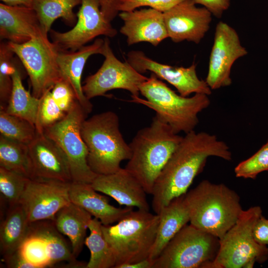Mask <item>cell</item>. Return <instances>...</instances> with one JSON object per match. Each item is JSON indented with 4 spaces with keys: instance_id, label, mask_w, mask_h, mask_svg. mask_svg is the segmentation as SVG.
<instances>
[{
    "instance_id": "obj_3",
    "label": "cell",
    "mask_w": 268,
    "mask_h": 268,
    "mask_svg": "<svg viewBox=\"0 0 268 268\" xmlns=\"http://www.w3.org/2000/svg\"><path fill=\"white\" fill-rule=\"evenodd\" d=\"M191 225L221 239L243 209L238 194L223 184L200 182L184 195Z\"/></svg>"
},
{
    "instance_id": "obj_21",
    "label": "cell",
    "mask_w": 268,
    "mask_h": 268,
    "mask_svg": "<svg viewBox=\"0 0 268 268\" xmlns=\"http://www.w3.org/2000/svg\"><path fill=\"white\" fill-rule=\"evenodd\" d=\"M42 33L35 10L0 3V38L22 44Z\"/></svg>"
},
{
    "instance_id": "obj_22",
    "label": "cell",
    "mask_w": 268,
    "mask_h": 268,
    "mask_svg": "<svg viewBox=\"0 0 268 268\" xmlns=\"http://www.w3.org/2000/svg\"><path fill=\"white\" fill-rule=\"evenodd\" d=\"M69 197L71 202L83 208L102 225L117 222L133 207H117L111 205L107 199L97 193L91 184L71 182Z\"/></svg>"
},
{
    "instance_id": "obj_35",
    "label": "cell",
    "mask_w": 268,
    "mask_h": 268,
    "mask_svg": "<svg viewBox=\"0 0 268 268\" xmlns=\"http://www.w3.org/2000/svg\"><path fill=\"white\" fill-rule=\"evenodd\" d=\"M67 114L55 101L51 90L47 91L40 98L35 123L37 133L43 134L46 129L61 120Z\"/></svg>"
},
{
    "instance_id": "obj_16",
    "label": "cell",
    "mask_w": 268,
    "mask_h": 268,
    "mask_svg": "<svg viewBox=\"0 0 268 268\" xmlns=\"http://www.w3.org/2000/svg\"><path fill=\"white\" fill-rule=\"evenodd\" d=\"M193 0H185L163 13L168 37L179 43H199L209 30L212 14Z\"/></svg>"
},
{
    "instance_id": "obj_26",
    "label": "cell",
    "mask_w": 268,
    "mask_h": 268,
    "mask_svg": "<svg viewBox=\"0 0 268 268\" xmlns=\"http://www.w3.org/2000/svg\"><path fill=\"white\" fill-rule=\"evenodd\" d=\"M30 223L21 204L8 208L0 227V247L3 258L18 250L27 234Z\"/></svg>"
},
{
    "instance_id": "obj_19",
    "label": "cell",
    "mask_w": 268,
    "mask_h": 268,
    "mask_svg": "<svg viewBox=\"0 0 268 268\" xmlns=\"http://www.w3.org/2000/svg\"><path fill=\"white\" fill-rule=\"evenodd\" d=\"M91 185L96 191L111 197L121 205L149 210L147 194L125 168L112 174L98 175Z\"/></svg>"
},
{
    "instance_id": "obj_24",
    "label": "cell",
    "mask_w": 268,
    "mask_h": 268,
    "mask_svg": "<svg viewBox=\"0 0 268 268\" xmlns=\"http://www.w3.org/2000/svg\"><path fill=\"white\" fill-rule=\"evenodd\" d=\"M92 218L87 211L70 202L62 208L53 220L57 230L70 240L76 258L85 244L86 231Z\"/></svg>"
},
{
    "instance_id": "obj_15",
    "label": "cell",
    "mask_w": 268,
    "mask_h": 268,
    "mask_svg": "<svg viewBox=\"0 0 268 268\" xmlns=\"http://www.w3.org/2000/svg\"><path fill=\"white\" fill-rule=\"evenodd\" d=\"M127 61L138 72L143 73L151 71L157 77L174 86L179 94L188 97L192 93L209 95L211 89L205 80L200 79L196 72V65L193 63L188 67H173L155 61L140 51H132L127 54Z\"/></svg>"
},
{
    "instance_id": "obj_40",
    "label": "cell",
    "mask_w": 268,
    "mask_h": 268,
    "mask_svg": "<svg viewBox=\"0 0 268 268\" xmlns=\"http://www.w3.org/2000/svg\"><path fill=\"white\" fill-rule=\"evenodd\" d=\"M253 236L260 245H268V219L262 215L258 218L253 229Z\"/></svg>"
},
{
    "instance_id": "obj_12",
    "label": "cell",
    "mask_w": 268,
    "mask_h": 268,
    "mask_svg": "<svg viewBox=\"0 0 268 268\" xmlns=\"http://www.w3.org/2000/svg\"><path fill=\"white\" fill-rule=\"evenodd\" d=\"M73 27L65 32L50 31L52 42L60 51H76L100 35L113 38L117 34L100 9V0H81Z\"/></svg>"
},
{
    "instance_id": "obj_9",
    "label": "cell",
    "mask_w": 268,
    "mask_h": 268,
    "mask_svg": "<svg viewBox=\"0 0 268 268\" xmlns=\"http://www.w3.org/2000/svg\"><path fill=\"white\" fill-rule=\"evenodd\" d=\"M87 115L76 101L64 118L46 129L43 133L66 155L72 182L91 184L98 175L88 165V149L81 134V126Z\"/></svg>"
},
{
    "instance_id": "obj_5",
    "label": "cell",
    "mask_w": 268,
    "mask_h": 268,
    "mask_svg": "<svg viewBox=\"0 0 268 268\" xmlns=\"http://www.w3.org/2000/svg\"><path fill=\"white\" fill-rule=\"evenodd\" d=\"M139 97L131 101L153 110L156 116L167 124L176 133L187 134L199 123L198 114L208 107V95L196 93L192 97L177 94L153 73L139 86Z\"/></svg>"
},
{
    "instance_id": "obj_43",
    "label": "cell",
    "mask_w": 268,
    "mask_h": 268,
    "mask_svg": "<svg viewBox=\"0 0 268 268\" xmlns=\"http://www.w3.org/2000/svg\"><path fill=\"white\" fill-rule=\"evenodd\" d=\"M10 6H24L32 8L34 0H1Z\"/></svg>"
},
{
    "instance_id": "obj_42",
    "label": "cell",
    "mask_w": 268,
    "mask_h": 268,
    "mask_svg": "<svg viewBox=\"0 0 268 268\" xmlns=\"http://www.w3.org/2000/svg\"><path fill=\"white\" fill-rule=\"evenodd\" d=\"M152 265L153 262L146 259L134 263L121 265L117 268H152Z\"/></svg>"
},
{
    "instance_id": "obj_8",
    "label": "cell",
    "mask_w": 268,
    "mask_h": 268,
    "mask_svg": "<svg viewBox=\"0 0 268 268\" xmlns=\"http://www.w3.org/2000/svg\"><path fill=\"white\" fill-rule=\"evenodd\" d=\"M218 247L217 238L187 224L153 261L152 268H206Z\"/></svg>"
},
{
    "instance_id": "obj_25",
    "label": "cell",
    "mask_w": 268,
    "mask_h": 268,
    "mask_svg": "<svg viewBox=\"0 0 268 268\" xmlns=\"http://www.w3.org/2000/svg\"><path fill=\"white\" fill-rule=\"evenodd\" d=\"M29 230L43 240L52 266L59 262H67L69 263V266H80L81 268L84 266L86 268V264L77 263L72 250L69 248L53 220L30 223Z\"/></svg>"
},
{
    "instance_id": "obj_23",
    "label": "cell",
    "mask_w": 268,
    "mask_h": 268,
    "mask_svg": "<svg viewBox=\"0 0 268 268\" xmlns=\"http://www.w3.org/2000/svg\"><path fill=\"white\" fill-rule=\"evenodd\" d=\"M184 195L174 199L158 214L159 222L156 236L149 257L153 262L169 242L190 221Z\"/></svg>"
},
{
    "instance_id": "obj_28",
    "label": "cell",
    "mask_w": 268,
    "mask_h": 268,
    "mask_svg": "<svg viewBox=\"0 0 268 268\" xmlns=\"http://www.w3.org/2000/svg\"><path fill=\"white\" fill-rule=\"evenodd\" d=\"M22 72L20 67L12 74L13 85L5 111L25 119L35 126L40 99L27 90L22 83Z\"/></svg>"
},
{
    "instance_id": "obj_37",
    "label": "cell",
    "mask_w": 268,
    "mask_h": 268,
    "mask_svg": "<svg viewBox=\"0 0 268 268\" xmlns=\"http://www.w3.org/2000/svg\"><path fill=\"white\" fill-rule=\"evenodd\" d=\"M51 91L59 107L66 114L77 101L71 86L63 78L54 85Z\"/></svg>"
},
{
    "instance_id": "obj_32",
    "label": "cell",
    "mask_w": 268,
    "mask_h": 268,
    "mask_svg": "<svg viewBox=\"0 0 268 268\" xmlns=\"http://www.w3.org/2000/svg\"><path fill=\"white\" fill-rule=\"evenodd\" d=\"M14 53L7 42L0 44V109L6 107L12 89V75L19 67L15 63Z\"/></svg>"
},
{
    "instance_id": "obj_1",
    "label": "cell",
    "mask_w": 268,
    "mask_h": 268,
    "mask_svg": "<svg viewBox=\"0 0 268 268\" xmlns=\"http://www.w3.org/2000/svg\"><path fill=\"white\" fill-rule=\"evenodd\" d=\"M209 156L229 161L232 154L226 143L214 135L194 130L183 136L154 183L151 206L156 214L186 193Z\"/></svg>"
},
{
    "instance_id": "obj_2",
    "label": "cell",
    "mask_w": 268,
    "mask_h": 268,
    "mask_svg": "<svg viewBox=\"0 0 268 268\" xmlns=\"http://www.w3.org/2000/svg\"><path fill=\"white\" fill-rule=\"evenodd\" d=\"M183 136L157 116L139 130L129 144L131 157L125 168L151 195L155 180Z\"/></svg>"
},
{
    "instance_id": "obj_31",
    "label": "cell",
    "mask_w": 268,
    "mask_h": 268,
    "mask_svg": "<svg viewBox=\"0 0 268 268\" xmlns=\"http://www.w3.org/2000/svg\"><path fill=\"white\" fill-rule=\"evenodd\" d=\"M0 133L6 138L28 145L35 138L37 131L27 120L0 109Z\"/></svg>"
},
{
    "instance_id": "obj_39",
    "label": "cell",
    "mask_w": 268,
    "mask_h": 268,
    "mask_svg": "<svg viewBox=\"0 0 268 268\" xmlns=\"http://www.w3.org/2000/svg\"><path fill=\"white\" fill-rule=\"evenodd\" d=\"M196 4H200L217 18L222 16L224 12L230 5L231 0H193Z\"/></svg>"
},
{
    "instance_id": "obj_11",
    "label": "cell",
    "mask_w": 268,
    "mask_h": 268,
    "mask_svg": "<svg viewBox=\"0 0 268 268\" xmlns=\"http://www.w3.org/2000/svg\"><path fill=\"white\" fill-rule=\"evenodd\" d=\"M105 60L94 74L88 76L82 90L88 100L116 89L129 91L132 99L139 97V86L148 77L135 70L128 62H122L114 54L108 37L104 39L103 53Z\"/></svg>"
},
{
    "instance_id": "obj_44",
    "label": "cell",
    "mask_w": 268,
    "mask_h": 268,
    "mask_svg": "<svg viewBox=\"0 0 268 268\" xmlns=\"http://www.w3.org/2000/svg\"></svg>"
},
{
    "instance_id": "obj_6",
    "label": "cell",
    "mask_w": 268,
    "mask_h": 268,
    "mask_svg": "<svg viewBox=\"0 0 268 268\" xmlns=\"http://www.w3.org/2000/svg\"><path fill=\"white\" fill-rule=\"evenodd\" d=\"M159 215L133 209L114 225L102 224V231L115 255V268L149 259L154 245Z\"/></svg>"
},
{
    "instance_id": "obj_4",
    "label": "cell",
    "mask_w": 268,
    "mask_h": 268,
    "mask_svg": "<svg viewBox=\"0 0 268 268\" xmlns=\"http://www.w3.org/2000/svg\"><path fill=\"white\" fill-rule=\"evenodd\" d=\"M81 134L88 149V165L98 175L117 172L121 168V163L131 157L130 145L120 132L119 117L113 111L86 119Z\"/></svg>"
},
{
    "instance_id": "obj_34",
    "label": "cell",
    "mask_w": 268,
    "mask_h": 268,
    "mask_svg": "<svg viewBox=\"0 0 268 268\" xmlns=\"http://www.w3.org/2000/svg\"><path fill=\"white\" fill-rule=\"evenodd\" d=\"M18 250L35 268L52 266L43 240L31 232L29 228L27 234Z\"/></svg>"
},
{
    "instance_id": "obj_20",
    "label": "cell",
    "mask_w": 268,
    "mask_h": 268,
    "mask_svg": "<svg viewBox=\"0 0 268 268\" xmlns=\"http://www.w3.org/2000/svg\"><path fill=\"white\" fill-rule=\"evenodd\" d=\"M104 40L96 39L91 45L84 46L72 52H59L58 64L62 77L67 80L71 86L77 101L85 112L89 114L93 105L85 96L81 85L82 71L88 59L94 54H102Z\"/></svg>"
},
{
    "instance_id": "obj_18",
    "label": "cell",
    "mask_w": 268,
    "mask_h": 268,
    "mask_svg": "<svg viewBox=\"0 0 268 268\" xmlns=\"http://www.w3.org/2000/svg\"><path fill=\"white\" fill-rule=\"evenodd\" d=\"M119 16L124 22L120 32L129 46L145 42L157 46L168 37L163 12L149 8L121 11Z\"/></svg>"
},
{
    "instance_id": "obj_10",
    "label": "cell",
    "mask_w": 268,
    "mask_h": 268,
    "mask_svg": "<svg viewBox=\"0 0 268 268\" xmlns=\"http://www.w3.org/2000/svg\"><path fill=\"white\" fill-rule=\"evenodd\" d=\"M7 43L25 68L35 97L40 99L62 78L57 61L60 51L48 35L41 33L22 44Z\"/></svg>"
},
{
    "instance_id": "obj_33",
    "label": "cell",
    "mask_w": 268,
    "mask_h": 268,
    "mask_svg": "<svg viewBox=\"0 0 268 268\" xmlns=\"http://www.w3.org/2000/svg\"><path fill=\"white\" fill-rule=\"evenodd\" d=\"M29 179L22 174L0 167V192L9 207L19 202Z\"/></svg>"
},
{
    "instance_id": "obj_17",
    "label": "cell",
    "mask_w": 268,
    "mask_h": 268,
    "mask_svg": "<svg viewBox=\"0 0 268 268\" xmlns=\"http://www.w3.org/2000/svg\"><path fill=\"white\" fill-rule=\"evenodd\" d=\"M31 167V179L72 182L67 158L61 148L44 133H37L28 145Z\"/></svg>"
},
{
    "instance_id": "obj_7",
    "label": "cell",
    "mask_w": 268,
    "mask_h": 268,
    "mask_svg": "<svg viewBox=\"0 0 268 268\" xmlns=\"http://www.w3.org/2000/svg\"><path fill=\"white\" fill-rule=\"evenodd\" d=\"M262 215L259 206L243 210L235 223L219 240V247L213 260L206 268H253L255 262L268 258V248L258 243L253 229Z\"/></svg>"
},
{
    "instance_id": "obj_14",
    "label": "cell",
    "mask_w": 268,
    "mask_h": 268,
    "mask_svg": "<svg viewBox=\"0 0 268 268\" xmlns=\"http://www.w3.org/2000/svg\"><path fill=\"white\" fill-rule=\"evenodd\" d=\"M70 182L48 179H29L19 203L28 221L53 220L57 212L70 202Z\"/></svg>"
},
{
    "instance_id": "obj_30",
    "label": "cell",
    "mask_w": 268,
    "mask_h": 268,
    "mask_svg": "<svg viewBox=\"0 0 268 268\" xmlns=\"http://www.w3.org/2000/svg\"><path fill=\"white\" fill-rule=\"evenodd\" d=\"M0 167L31 179L28 145L0 135Z\"/></svg>"
},
{
    "instance_id": "obj_29",
    "label": "cell",
    "mask_w": 268,
    "mask_h": 268,
    "mask_svg": "<svg viewBox=\"0 0 268 268\" xmlns=\"http://www.w3.org/2000/svg\"><path fill=\"white\" fill-rule=\"evenodd\" d=\"M102 223L98 219L92 218L88 225L90 234L85 245L90 252L89 260L85 268H111L116 265L114 253L104 237Z\"/></svg>"
},
{
    "instance_id": "obj_13",
    "label": "cell",
    "mask_w": 268,
    "mask_h": 268,
    "mask_svg": "<svg viewBox=\"0 0 268 268\" xmlns=\"http://www.w3.org/2000/svg\"><path fill=\"white\" fill-rule=\"evenodd\" d=\"M236 31L227 23L219 22L215 28L205 81L211 90L230 85L231 70L235 62L247 54Z\"/></svg>"
},
{
    "instance_id": "obj_41",
    "label": "cell",
    "mask_w": 268,
    "mask_h": 268,
    "mask_svg": "<svg viewBox=\"0 0 268 268\" xmlns=\"http://www.w3.org/2000/svg\"><path fill=\"white\" fill-rule=\"evenodd\" d=\"M4 260L6 267L9 268H35L21 255L18 250L4 258Z\"/></svg>"
},
{
    "instance_id": "obj_38",
    "label": "cell",
    "mask_w": 268,
    "mask_h": 268,
    "mask_svg": "<svg viewBox=\"0 0 268 268\" xmlns=\"http://www.w3.org/2000/svg\"><path fill=\"white\" fill-rule=\"evenodd\" d=\"M185 0H122L120 11H129L149 6L161 12L167 11Z\"/></svg>"
},
{
    "instance_id": "obj_27",
    "label": "cell",
    "mask_w": 268,
    "mask_h": 268,
    "mask_svg": "<svg viewBox=\"0 0 268 268\" xmlns=\"http://www.w3.org/2000/svg\"><path fill=\"white\" fill-rule=\"evenodd\" d=\"M81 3V0H34L32 8L37 13L42 33L48 35L58 18H62L67 25H74L77 15L73 9Z\"/></svg>"
},
{
    "instance_id": "obj_36",
    "label": "cell",
    "mask_w": 268,
    "mask_h": 268,
    "mask_svg": "<svg viewBox=\"0 0 268 268\" xmlns=\"http://www.w3.org/2000/svg\"><path fill=\"white\" fill-rule=\"evenodd\" d=\"M268 170V141L256 153L239 163L234 169L238 178L253 179L260 173Z\"/></svg>"
}]
</instances>
